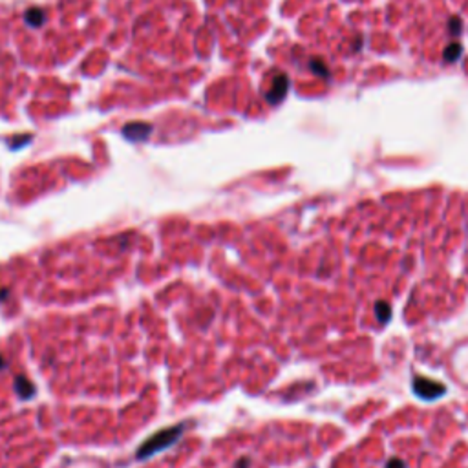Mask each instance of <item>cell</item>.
<instances>
[{
	"instance_id": "8",
	"label": "cell",
	"mask_w": 468,
	"mask_h": 468,
	"mask_svg": "<svg viewBox=\"0 0 468 468\" xmlns=\"http://www.w3.org/2000/svg\"><path fill=\"white\" fill-rule=\"evenodd\" d=\"M2 366H4V362H2V360H0V367H2Z\"/></svg>"
},
{
	"instance_id": "5",
	"label": "cell",
	"mask_w": 468,
	"mask_h": 468,
	"mask_svg": "<svg viewBox=\"0 0 468 468\" xmlns=\"http://www.w3.org/2000/svg\"><path fill=\"white\" fill-rule=\"evenodd\" d=\"M42 11L41 9H29L28 13H26V19H28V22L29 24H41L42 22Z\"/></svg>"
},
{
	"instance_id": "6",
	"label": "cell",
	"mask_w": 468,
	"mask_h": 468,
	"mask_svg": "<svg viewBox=\"0 0 468 468\" xmlns=\"http://www.w3.org/2000/svg\"><path fill=\"white\" fill-rule=\"evenodd\" d=\"M450 31H452V33H459V31H461V20H459V19L450 20Z\"/></svg>"
},
{
	"instance_id": "7",
	"label": "cell",
	"mask_w": 468,
	"mask_h": 468,
	"mask_svg": "<svg viewBox=\"0 0 468 468\" xmlns=\"http://www.w3.org/2000/svg\"><path fill=\"white\" fill-rule=\"evenodd\" d=\"M313 70H317L320 75H326L327 73V70H326V66L324 64H317V62H313Z\"/></svg>"
},
{
	"instance_id": "1",
	"label": "cell",
	"mask_w": 468,
	"mask_h": 468,
	"mask_svg": "<svg viewBox=\"0 0 468 468\" xmlns=\"http://www.w3.org/2000/svg\"><path fill=\"white\" fill-rule=\"evenodd\" d=\"M181 430H183V426H174V428H168V430H163V432L156 433L154 437H150V439L141 447V450L137 452V457L144 459V457H148V455L156 454L159 450L166 448L168 445H172L174 441L180 437Z\"/></svg>"
},
{
	"instance_id": "4",
	"label": "cell",
	"mask_w": 468,
	"mask_h": 468,
	"mask_svg": "<svg viewBox=\"0 0 468 468\" xmlns=\"http://www.w3.org/2000/svg\"><path fill=\"white\" fill-rule=\"evenodd\" d=\"M17 391H19L22 397H31L33 395V386H31V382H29L26 377H19V379H17Z\"/></svg>"
},
{
	"instance_id": "2",
	"label": "cell",
	"mask_w": 468,
	"mask_h": 468,
	"mask_svg": "<svg viewBox=\"0 0 468 468\" xmlns=\"http://www.w3.org/2000/svg\"><path fill=\"white\" fill-rule=\"evenodd\" d=\"M287 77H284V75H280L278 79L274 81V86H273V92L267 95V99L271 102H278L282 101V97L285 95V92H287Z\"/></svg>"
},
{
	"instance_id": "3",
	"label": "cell",
	"mask_w": 468,
	"mask_h": 468,
	"mask_svg": "<svg viewBox=\"0 0 468 468\" xmlns=\"http://www.w3.org/2000/svg\"><path fill=\"white\" fill-rule=\"evenodd\" d=\"M461 53H463L461 44L452 42L447 50H445V61H447V62H454V61H457V59L461 57Z\"/></svg>"
}]
</instances>
